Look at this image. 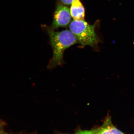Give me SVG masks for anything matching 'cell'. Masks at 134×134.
I'll return each instance as SVG.
<instances>
[{"label":"cell","instance_id":"3","mask_svg":"<svg viewBox=\"0 0 134 134\" xmlns=\"http://www.w3.org/2000/svg\"><path fill=\"white\" fill-rule=\"evenodd\" d=\"M71 17L69 8L58 3L54 13L51 28L54 30L59 27H66L71 21Z\"/></svg>","mask_w":134,"mask_h":134},{"label":"cell","instance_id":"2","mask_svg":"<svg viewBox=\"0 0 134 134\" xmlns=\"http://www.w3.org/2000/svg\"><path fill=\"white\" fill-rule=\"evenodd\" d=\"M96 25L88 24L84 20H74L70 25V30L83 47L90 46L94 48L99 42L95 32Z\"/></svg>","mask_w":134,"mask_h":134},{"label":"cell","instance_id":"7","mask_svg":"<svg viewBox=\"0 0 134 134\" xmlns=\"http://www.w3.org/2000/svg\"><path fill=\"white\" fill-rule=\"evenodd\" d=\"M7 125V124L5 122L0 120V132L4 131L5 127Z\"/></svg>","mask_w":134,"mask_h":134},{"label":"cell","instance_id":"8","mask_svg":"<svg viewBox=\"0 0 134 134\" xmlns=\"http://www.w3.org/2000/svg\"><path fill=\"white\" fill-rule=\"evenodd\" d=\"M60 1L64 4L69 5L71 4L74 0H60Z\"/></svg>","mask_w":134,"mask_h":134},{"label":"cell","instance_id":"10","mask_svg":"<svg viewBox=\"0 0 134 134\" xmlns=\"http://www.w3.org/2000/svg\"></svg>","mask_w":134,"mask_h":134},{"label":"cell","instance_id":"5","mask_svg":"<svg viewBox=\"0 0 134 134\" xmlns=\"http://www.w3.org/2000/svg\"><path fill=\"white\" fill-rule=\"evenodd\" d=\"M70 9L71 16L74 20H84L85 10L80 0H74Z\"/></svg>","mask_w":134,"mask_h":134},{"label":"cell","instance_id":"9","mask_svg":"<svg viewBox=\"0 0 134 134\" xmlns=\"http://www.w3.org/2000/svg\"><path fill=\"white\" fill-rule=\"evenodd\" d=\"M0 134H13L7 133V132H5L3 131L0 132Z\"/></svg>","mask_w":134,"mask_h":134},{"label":"cell","instance_id":"6","mask_svg":"<svg viewBox=\"0 0 134 134\" xmlns=\"http://www.w3.org/2000/svg\"><path fill=\"white\" fill-rule=\"evenodd\" d=\"M75 134H95L92 130H79Z\"/></svg>","mask_w":134,"mask_h":134},{"label":"cell","instance_id":"4","mask_svg":"<svg viewBox=\"0 0 134 134\" xmlns=\"http://www.w3.org/2000/svg\"><path fill=\"white\" fill-rule=\"evenodd\" d=\"M92 130L95 134H125L114 126L109 117H107L101 126Z\"/></svg>","mask_w":134,"mask_h":134},{"label":"cell","instance_id":"1","mask_svg":"<svg viewBox=\"0 0 134 134\" xmlns=\"http://www.w3.org/2000/svg\"><path fill=\"white\" fill-rule=\"evenodd\" d=\"M49 35L52 47L53 56L48 68L52 69L62 64L63 53L67 48L79 43L76 37L70 30L56 32L51 27L44 26Z\"/></svg>","mask_w":134,"mask_h":134}]
</instances>
